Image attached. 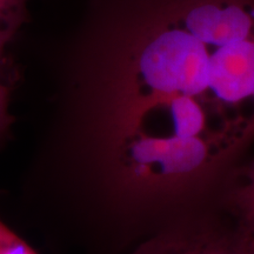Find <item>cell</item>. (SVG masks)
<instances>
[{
  "label": "cell",
  "mask_w": 254,
  "mask_h": 254,
  "mask_svg": "<svg viewBox=\"0 0 254 254\" xmlns=\"http://www.w3.org/2000/svg\"><path fill=\"white\" fill-rule=\"evenodd\" d=\"M225 202L233 227L254 247V160L232 171Z\"/></svg>",
  "instance_id": "3"
},
{
  "label": "cell",
  "mask_w": 254,
  "mask_h": 254,
  "mask_svg": "<svg viewBox=\"0 0 254 254\" xmlns=\"http://www.w3.org/2000/svg\"><path fill=\"white\" fill-rule=\"evenodd\" d=\"M126 254H254V251L233 226L180 221L139 240Z\"/></svg>",
  "instance_id": "2"
},
{
  "label": "cell",
  "mask_w": 254,
  "mask_h": 254,
  "mask_svg": "<svg viewBox=\"0 0 254 254\" xmlns=\"http://www.w3.org/2000/svg\"><path fill=\"white\" fill-rule=\"evenodd\" d=\"M69 85L85 161L114 199L190 196L254 139V0H93Z\"/></svg>",
  "instance_id": "1"
},
{
  "label": "cell",
  "mask_w": 254,
  "mask_h": 254,
  "mask_svg": "<svg viewBox=\"0 0 254 254\" xmlns=\"http://www.w3.org/2000/svg\"><path fill=\"white\" fill-rule=\"evenodd\" d=\"M30 0H0V67L7 44L28 20Z\"/></svg>",
  "instance_id": "4"
},
{
  "label": "cell",
  "mask_w": 254,
  "mask_h": 254,
  "mask_svg": "<svg viewBox=\"0 0 254 254\" xmlns=\"http://www.w3.org/2000/svg\"><path fill=\"white\" fill-rule=\"evenodd\" d=\"M0 254H37L14 232L0 222Z\"/></svg>",
  "instance_id": "5"
},
{
  "label": "cell",
  "mask_w": 254,
  "mask_h": 254,
  "mask_svg": "<svg viewBox=\"0 0 254 254\" xmlns=\"http://www.w3.org/2000/svg\"><path fill=\"white\" fill-rule=\"evenodd\" d=\"M253 251H254V247H253Z\"/></svg>",
  "instance_id": "7"
},
{
  "label": "cell",
  "mask_w": 254,
  "mask_h": 254,
  "mask_svg": "<svg viewBox=\"0 0 254 254\" xmlns=\"http://www.w3.org/2000/svg\"><path fill=\"white\" fill-rule=\"evenodd\" d=\"M9 87L0 80V140L7 134L12 118L9 114Z\"/></svg>",
  "instance_id": "6"
}]
</instances>
